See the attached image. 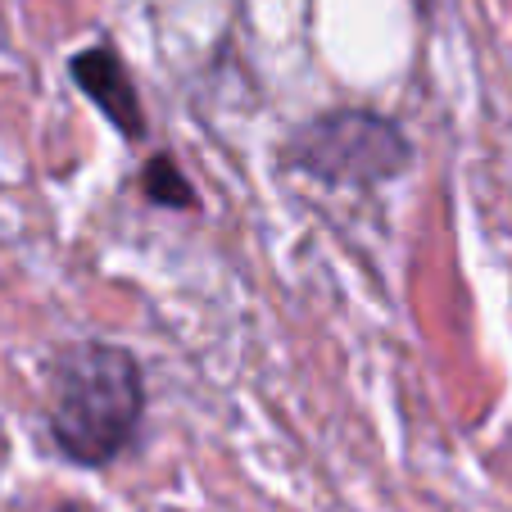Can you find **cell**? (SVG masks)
Wrapping results in <instances>:
<instances>
[{"instance_id": "1", "label": "cell", "mask_w": 512, "mask_h": 512, "mask_svg": "<svg viewBox=\"0 0 512 512\" xmlns=\"http://www.w3.org/2000/svg\"><path fill=\"white\" fill-rule=\"evenodd\" d=\"M46 381V435L55 454L73 467L105 472L145 426V368L114 340H68L41 368Z\"/></svg>"}, {"instance_id": "2", "label": "cell", "mask_w": 512, "mask_h": 512, "mask_svg": "<svg viewBox=\"0 0 512 512\" xmlns=\"http://www.w3.org/2000/svg\"><path fill=\"white\" fill-rule=\"evenodd\" d=\"M281 164L331 191H377L417 164V150L399 118L368 105H336L295 123Z\"/></svg>"}, {"instance_id": "3", "label": "cell", "mask_w": 512, "mask_h": 512, "mask_svg": "<svg viewBox=\"0 0 512 512\" xmlns=\"http://www.w3.org/2000/svg\"><path fill=\"white\" fill-rule=\"evenodd\" d=\"M68 78H73V87L100 109V118H105L123 141L141 145L145 136H150V118H145L141 91H136L123 55H118L109 41H96V46L68 55Z\"/></svg>"}, {"instance_id": "4", "label": "cell", "mask_w": 512, "mask_h": 512, "mask_svg": "<svg viewBox=\"0 0 512 512\" xmlns=\"http://www.w3.org/2000/svg\"><path fill=\"white\" fill-rule=\"evenodd\" d=\"M136 186H141V195L155 209H173V213H186V209H200V195H195L191 177L177 168L173 155H150L141 164V173H136Z\"/></svg>"}, {"instance_id": "5", "label": "cell", "mask_w": 512, "mask_h": 512, "mask_svg": "<svg viewBox=\"0 0 512 512\" xmlns=\"http://www.w3.org/2000/svg\"><path fill=\"white\" fill-rule=\"evenodd\" d=\"M413 5H417V14H422V19L435 10V0H413Z\"/></svg>"}, {"instance_id": "6", "label": "cell", "mask_w": 512, "mask_h": 512, "mask_svg": "<svg viewBox=\"0 0 512 512\" xmlns=\"http://www.w3.org/2000/svg\"><path fill=\"white\" fill-rule=\"evenodd\" d=\"M55 512H82V508H78V503H59Z\"/></svg>"}]
</instances>
